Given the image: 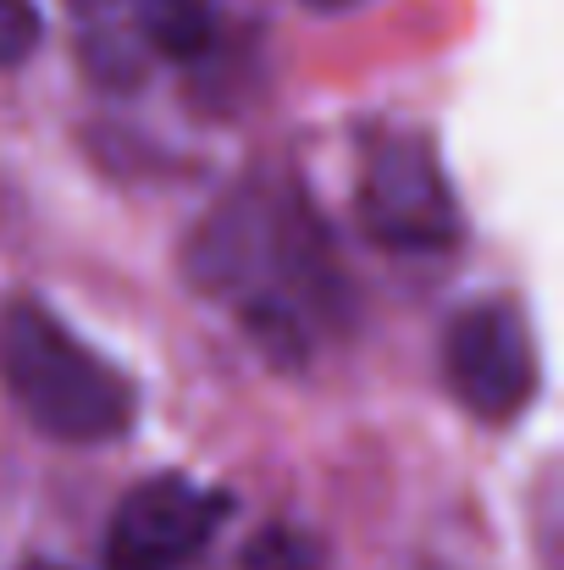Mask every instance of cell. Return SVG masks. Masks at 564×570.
<instances>
[{"label":"cell","instance_id":"obj_1","mask_svg":"<svg viewBox=\"0 0 564 570\" xmlns=\"http://www.w3.org/2000/svg\"><path fill=\"white\" fill-rule=\"evenodd\" d=\"M184 272L277 366H310L349 333V272L316 205L283 173H249L221 194L188 233Z\"/></svg>","mask_w":564,"mask_h":570},{"label":"cell","instance_id":"obj_2","mask_svg":"<svg viewBox=\"0 0 564 570\" xmlns=\"http://www.w3.org/2000/svg\"><path fill=\"white\" fill-rule=\"evenodd\" d=\"M0 393L50 443L100 449L139 421V387L44 299H0Z\"/></svg>","mask_w":564,"mask_h":570},{"label":"cell","instance_id":"obj_3","mask_svg":"<svg viewBox=\"0 0 564 570\" xmlns=\"http://www.w3.org/2000/svg\"><path fill=\"white\" fill-rule=\"evenodd\" d=\"M360 233L393 255H443L459 244V205L420 134H376L355 184Z\"/></svg>","mask_w":564,"mask_h":570},{"label":"cell","instance_id":"obj_4","mask_svg":"<svg viewBox=\"0 0 564 570\" xmlns=\"http://www.w3.org/2000/svg\"><path fill=\"white\" fill-rule=\"evenodd\" d=\"M443 382L448 393L504 426L537 399V344L509 299H476L443 327Z\"/></svg>","mask_w":564,"mask_h":570},{"label":"cell","instance_id":"obj_5","mask_svg":"<svg viewBox=\"0 0 564 570\" xmlns=\"http://www.w3.org/2000/svg\"><path fill=\"white\" fill-rule=\"evenodd\" d=\"M83 61L106 83H139L161 61L205 56L216 17L210 0H67Z\"/></svg>","mask_w":564,"mask_h":570},{"label":"cell","instance_id":"obj_6","mask_svg":"<svg viewBox=\"0 0 564 570\" xmlns=\"http://www.w3.org/2000/svg\"><path fill=\"white\" fill-rule=\"evenodd\" d=\"M227 515V493L184 471L145 476L111 515L106 570H184L194 566Z\"/></svg>","mask_w":564,"mask_h":570},{"label":"cell","instance_id":"obj_7","mask_svg":"<svg viewBox=\"0 0 564 570\" xmlns=\"http://www.w3.org/2000/svg\"><path fill=\"white\" fill-rule=\"evenodd\" d=\"M33 45H39L33 0H0V67H17Z\"/></svg>","mask_w":564,"mask_h":570},{"label":"cell","instance_id":"obj_8","mask_svg":"<svg viewBox=\"0 0 564 570\" xmlns=\"http://www.w3.org/2000/svg\"><path fill=\"white\" fill-rule=\"evenodd\" d=\"M305 6H321V11H338V6H355V0H305Z\"/></svg>","mask_w":564,"mask_h":570},{"label":"cell","instance_id":"obj_9","mask_svg":"<svg viewBox=\"0 0 564 570\" xmlns=\"http://www.w3.org/2000/svg\"><path fill=\"white\" fill-rule=\"evenodd\" d=\"M28 570H56V566H28Z\"/></svg>","mask_w":564,"mask_h":570}]
</instances>
